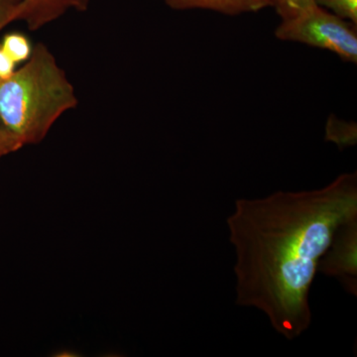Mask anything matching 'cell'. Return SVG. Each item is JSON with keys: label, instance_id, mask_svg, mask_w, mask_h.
<instances>
[{"label": "cell", "instance_id": "cell-3", "mask_svg": "<svg viewBox=\"0 0 357 357\" xmlns=\"http://www.w3.org/2000/svg\"><path fill=\"white\" fill-rule=\"evenodd\" d=\"M282 41L298 42L333 52L345 62L357 63L356 25L312 6L288 20L275 30Z\"/></svg>", "mask_w": 357, "mask_h": 357}, {"label": "cell", "instance_id": "cell-12", "mask_svg": "<svg viewBox=\"0 0 357 357\" xmlns=\"http://www.w3.org/2000/svg\"><path fill=\"white\" fill-rule=\"evenodd\" d=\"M23 145L0 123V158L17 151Z\"/></svg>", "mask_w": 357, "mask_h": 357}, {"label": "cell", "instance_id": "cell-8", "mask_svg": "<svg viewBox=\"0 0 357 357\" xmlns=\"http://www.w3.org/2000/svg\"><path fill=\"white\" fill-rule=\"evenodd\" d=\"M356 124L347 123L331 116L326 124V139L333 141L337 146H352L356 143Z\"/></svg>", "mask_w": 357, "mask_h": 357}, {"label": "cell", "instance_id": "cell-6", "mask_svg": "<svg viewBox=\"0 0 357 357\" xmlns=\"http://www.w3.org/2000/svg\"><path fill=\"white\" fill-rule=\"evenodd\" d=\"M167 6L176 10L208 9L227 15L257 13L273 6V0H163Z\"/></svg>", "mask_w": 357, "mask_h": 357}, {"label": "cell", "instance_id": "cell-4", "mask_svg": "<svg viewBox=\"0 0 357 357\" xmlns=\"http://www.w3.org/2000/svg\"><path fill=\"white\" fill-rule=\"evenodd\" d=\"M357 218L340 225L319 264V273L340 282L345 292L357 296Z\"/></svg>", "mask_w": 357, "mask_h": 357}, {"label": "cell", "instance_id": "cell-11", "mask_svg": "<svg viewBox=\"0 0 357 357\" xmlns=\"http://www.w3.org/2000/svg\"><path fill=\"white\" fill-rule=\"evenodd\" d=\"M22 0H0V31L13 21L18 20Z\"/></svg>", "mask_w": 357, "mask_h": 357}, {"label": "cell", "instance_id": "cell-2", "mask_svg": "<svg viewBox=\"0 0 357 357\" xmlns=\"http://www.w3.org/2000/svg\"><path fill=\"white\" fill-rule=\"evenodd\" d=\"M77 102L74 86L43 43L33 47L13 76L0 81V123L23 146L41 142Z\"/></svg>", "mask_w": 357, "mask_h": 357}, {"label": "cell", "instance_id": "cell-7", "mask_svg": "<svg viewBox=\"0 0 357 357\" xmlns=\"http://www.w3.org/2000/svg\"><path fill=\"white\" fill-rule=\"evenodd\" d=\"M0 47L16 65L27 61L33 51L30 40L22 33L18 32L9 33L6 35L0 43Z\"/></svg>", "mask_w": 357, "mask_h": 357}, {"label": "cell", "instance_id": "cell-9", "mask_svg": "<svg viewBox=\"0 0 357 357\" xmlns=\"http://www.w3.org/2000/svg\"><path fill=\"white\" fill-rule=\"evenodd\" d=\"M317 6L331 9L333 14L357 25V0H314Z\"/></svg>", "mask_w": 357, "mask_h": 357}, {"label": "cell", "instance_id": "cell-5", "mask_svg": "<svg viewBox=\"0 0 357 357\" xmlns=\"http://www.w3.org/2000/svg\"><path fill=\"white\" fill-rule=\"evenodd\" d=\"M91 0H22L18 20L24 21L31 31L41 29L44 26L65 15L68 11L79 13L88 10Z\"/></svg>", "mask_w": 357, "mask_h": 357}, {"label": "cell", "instance_id": "cell-13", "mask_svg": "<svg viewBox=\"0 0 357 357\" xmlns=\"http://www.w3.org/2000/svg\"><path fill=\"white\" fill-rule=\"evenodd\" d=\"M15 63L6 55L0 47V81H6L15 72Z\"/></svg>", "mask_w": 357, "mask_h": 357}, {"label": "cell", "instance_id": "cell-1", "mask_svg": "<svg viewBox=\"0 0 357 357\" xmlns=\"http://www.w3.org/2000/svg\"><path fill=\"white\" fill-rule=\"evenodd\" d=\"M357 218V174L311 191L239 199L227 218L236 252V303L266 316L286 340L311 326L310 292L340 225Z\"/></svg>", "mask_w": 357, "mask_h": 357}, {"label": "cell", "instance_id": "cell-10", "mask_svg": "<svg viewBox=\"0 0 357 357\" xmlns=\"http://www.w3.org/2000/svg\"><path fill=\"white\" fill-rule=\"evenodd\" d=\"M314 4V0H273V6L282 20L293 17Z\"/></svg>", "mask_w": 357, "mask_h": 357}]
</instances>
